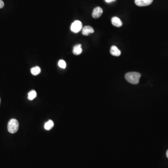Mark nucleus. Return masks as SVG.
<instances>
[{
	"mask_svg": "<svg viewBox=\"0 0 168 168\" xmlns=\"http://www.w3.org/2000/svg\"><path fill=\"white\" fill-rule=\"evenodd\" d=\"M82 28V23L79 20H76L72 23L71 26V30L74 33H78L80 31Z\"/></svg>",
	"mask_w": 168,
	"mask_h": 168,
	"instance_id": "7ed1b4c3",
	"label": "nucleus"
},
{
	"mask_svg": "<svg viewBox=\"0 0 168 168\" xmlns=\"http://www.w3.org/2000/svg\"><path fill=\"white\" fill-rule=\"evenodd\" d=\"M82 52L81 45V44H77L74 46L73 49V53L75 55H79Z\"/></svg>",
	"mask_w": 168,
	"mask_h": 168,
	"instance_id": "1a4fd4ad",
	"label": "nucleus"
},
{
	"mask_svg": "<svg viewBox=\"0 0 168 168\" xmlns=\"http://www.w3.org/2000/svg\"><path fill=\"white\" fill-rule=\"evenodd\" d=\"M166 156H167V157L168 158V150L166 152Z\"/></svg>",
	"mask_w": 168,
	"mask_h": 168,
	"instance_id": "dca6fc26",
	"label": "nucleus"
},
{
	"mask_svg": "<svg viewBox=\"0 0 168 168\" xmlns=\"http://www.w3.org/2000/svg\"><path fill=\"white\" fill-rule=\"evenodd\" d=\"M54 125V124L53 122L51 120H49L45 123L44 127L46 130H50L53 127Z\"/></svg>",
	"mask_w": 168,
	"mask_h": 168,
	"instance_id": "9d476101",
	"label": "nucleus"
},
{
	"mask_svg": "<svg viewBox=\"0 0 168 168\" xmlns=\"http://www.w3.org/2000/svg\"><path fill=\"white\" fill-rule=\"evenodd\" d=\"M110 53H111V55L114 56H120L121 54V52L120 50L118 49V48L115 46H112L111 47V49H110Z\"/></svg>",
	"mask_w": 168,
	"mask_h": 168,
	"instance_id": "6e6552de",
	"label": "nucleus"
},
{
	"mask_svg": "<svg viewBox=\"0 0 168 168\" xmlns=\"http://www.w3.org/2000/svg\"><path fill=\"white\" fill-rule=\"evenodd\" d=\"M31 71L32 74L34 76L38 75L41 72V69L38 66H35V67L32 68L31 69Z\"/></svg>",
	"mask_w": 168,
	"mask_h": 168,
	"instance_id": "9b49d317",
	"label": "nucleus"
},
{
	"mask_svg": "<svg viewBox=\"0 0 168 168\" xmlns=\"http://www.w3.org/2000/svg\"><path fill=\"white\" fill-rule=\"evenodd\" d=\"M37 92L35 90H32L31 92H29V94H28V100H34L36 97H37Z\"/></svg>",
	"mask_w": 168,
	"mask_h": 168,
	"instance_id": "f8f14e48",
	"label": "nucleus"
},
{
	"mask_svg": "<svg viewBox=\"0 0 168 168\" xmlns=\"http://www.w3.org/2000/svg\"><path fill=\"white\" fill-rule=\"evenodd\" d=\"M4 6V3L2 0H0V9H2Z\"/></svg>",
	"mask_w": 168,
	"mask_h": 168,
	"instance_id": "4468645a",
	"label": "nucleus"
},
{
	"mask_svg": "<svg viewBox=\"0 0 168 168\" xmlns=\"http://www.w3.org/2000/svg\"><path fill=\"white\" fill-rule=\"evenodd\" d=\"M141 74L137 72H130L125 75V79L129 83L137 84L139 83Z\"/></svg>",
	"mask_w": 168,
	"mask_h": 168,
	"instance_id": "f257e3e1",
	"label": "nucleus"
},
{
	"mask_svg": "<svg viewBox=\"0 0 168 168\" xmlns=\"http://www.w3.org/2000/svg\"><path fill=\"white\" fill-rule=\"evenodd\" d=\"M103 14V10L100 7L95 8L93 10L92 16L94 18H98Z\"/></svg>",
	"mask_w": 168,
	"mask_h": 168,
	"instance_id": "39448f33",
	"label": "nucleus"
},
{
	"mask_svg": "<svg viewBox=\"0 0 168 168\" xmlns=\"http://www.w3.org/2000/svg\"><path fill=\"white\" fill-rule=\"evenodd\" d=\"M115 0H105L106 3H110L112 1H115Z\"/></svg>",
	"mask_w": 168,
	"mask_h": 168,
	"instance_id": "2eb2a0df",
	"label": "nucleus"
},
{
	"mask_svg": "<svg viewBox=\"0 0 168 168\" xmlns=\"http://www.w3.org/2000/svg\"><path fill=\"white\" fill-rule=\"evenodd\" d=\"M94 29L90 26H86L82 29V34L83 35L88 36L90 33H94Z\"/></svg>",
	"mask_w": 168,
	"mask_h": 168,
	"instance_id": "0eeeda50",
	"label": "nucleus"
},
{
	"mask_svg": "<svg viewBox=\"0 0 168 168\" xmlns=\"http://www.w3.org/2000/svg\"><path fill=\"white\" fill-rule=\"evenodd\" d=\"M153 0H135V3L139 7L147 6L152 3Z\"/></svg>",
	"mask_w": 168,
	"mask_h": 168,
	"instance_id": "20e7f679",
	"label": "nucleus"
},
{
	"mask_svg": "<svg viewBox=\"0 0 168 168\" xmlns=\"http://www.w3.org/2000/svg\"><path fill=\"white\" fill-rule=\"evenodd\" d=\"M112 25L116 27H120L122 25V22L119 17L115 16L113 17L111 20Z\"/></svg>",
	"mask_w": 168,
	"mask_h": 168,
	"instance_id": "423d86ee",
	"label": "nucleus"
},
{
	"mask_svg": "<svg viewBox=\"0 0 168 168\" xmlns=\"http://www.w3.org/2000/svg\"><path fill=\"white\" fill-rule=\"evenodd\" d=\"M19 127V124L17 120L12 119L10 120L8 124V129L11 134H15L18 131Z\"/></svg>",
	"mask_w": 168,
	"mask_h": 168,
	"instance_id": "f03ea898",
	"label": "nucleus"
},
{
	"mask_svg": "<svg viewBox=\"0 0 168 168\" xmlns=\"http://www.w3.org/2000/svg\"><path fill=\"white\" fill-rule=\"evenodd\" d=\"M59 66L60 68L63 69H65L66 66V62H65L63 60H60L59 62L58 63Z\"/></svg>",
	"mask_w": 168,
	"mask_h": 168,
	"instance_id": "ddd939ff",
	"label": "nucleus"
},
{
	"mask_svg": "<svg viewBox=\"0 0 168 168\" xmlns=\"http://www.w3.org/2000/svg\"><path fill=\"white\" fill-rule=\"evenodd\" d=\"M0 104H1V98H0Z\"/></svg>",
	"mask_w": 168,
	"mask_h": 168,
	"instance_id": "f3484780",
	"label": "nucleus"
}]
</instances>
